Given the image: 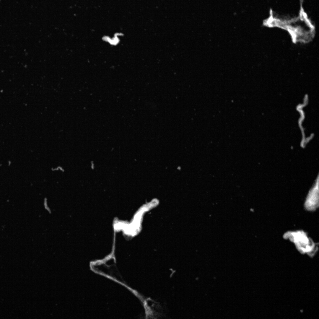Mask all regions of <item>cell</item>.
<instances>
[{
    "label": "cell",
    "mask_w": 319,
    "mask_h": 319,
    "mask_svg": "<svg viewBox=\"0 0 319 319\" xmlns=\"http://www.w3.org/2000/svg\"><path fill=\"white\" fill-rule=\"evenodd\" d=\"M302 10L300 11L298 17L285 24L284 30L288 32L294 41L305 43L310 41L313 38L314 28Z\"/></svg>",
    "instance_id": "1"
}]
</instances>
